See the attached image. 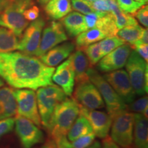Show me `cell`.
<instances>
[{
  "label": "cell",
  "instance_id": "cell-1",
  "mask_svg": "<svg viewBox=\"0 0 148 148\" xmlns=\"http://www.w3.org/2000/svg\"><path fill=\"white\" fill-rule=\"evenodd\" d=\"M54 67L18 51L0 53V77L12 87L37 90L53 84Z\"/></svg>",
  "mask_w": 148,
  "mask_h": 148
},
{
  "label": "cell",
  "instance_id": "cell-2",
  "mask_svg": "<svg viewBox=\"0 0 148 148\" xmlns=\"http://www.w3.org/2000/svg\"><path fill=\"white\" fill-rule=\"evenodd\" d=\"M80 105L74 98H66L53 110L47 130L51 138L66 136L79 114Z\"/></svg>",
  "mask_w": 148,
  "mask_h": 148
},
{
  "label": "cell",
  "instance_id": "cell-3",
  "mask_svg": "<svg viewBox=\"0 0 148 148\" xmlns=\"http://www.w3.org/2000/svg\"><path fill=\"white\" fill-rule=\"evenodd\" d=\"M36 95L41 124L47 129L56 106L67 96L58 86L53 84L38 88Z\"/></svg>",
  "mask_w": 148,
  "mask_h": 148
},
{
  "label": "cell",
  "instance_id": "cell-4",
  "mask_svg": "<svg viewBox=\"0 0 148 148\" xmlns=\"http://www.w3.org/2000/svg\"><path fill=\"white\" fill-rule=\"evenodd\" d=\"M86 73L89 80L95 85L100 92L101 97L106 106L108 114L112 119L118 114L126 110V104L102 75L92 67L88 68Z\"/></svg>",
  "mask_w": 148,
  "mask_h": 148
},
{
  "label": "cell",
  "instance_id": "cell-5",
  "mask_svg": "<svg viewBox=\"0 0 148 148\" xmlns=\"http://www.w3.org/2000/svg\"><path fill=\"white\" fill-rule=\"evenodd\" d=\"M33 4L23 0H11L10 3L0 13V26L10 29L18 38L29 25L23 16V11Z\"/></svg>",
  "mask_w": 148,
  "mask_h": 148
},
{
  "label": "cell",
  "instance_id": "cell-6",
  "mask_svg": "<svg viewBox=\"0 0 148 148\" xmlns=\"http://www.w3.org/2000/svg\"><path fill=\"white\" fill-rule=\"evenodd\" d=\"M125 66L136 95H145L148 86L147 62L134 49L130 53Z\"/></svg>",
  "mask_w": 148,
  "mask_h": 148
},
{
  "label": "cell",
  "instance_id": "cell-7",
  "mask_svg": "<svg viewBox=\"0 0 148 148\" xmlns=\"http://www.w3.org/2000/svg\"><path fill=\"white\" fill-rule=\"evenodd\" d=\"M134 113L125 110L112 118L110 137L121 148H132Z\"/></svg>",
  "mask_w": 148,
  "mask_h": 148
},
{
  "label": "cell",
  "instance_id": "cell-8",
  "mask_svg": "<svg viewBox=\"0 0 148 148\" xmlns=\"http://www.w3.org/2000/svg\"><path fill=\"white\" fill-rule=\"evenodd\" d=\"M13 95L16 101L18 115L30 120L37 126H41L36 95L34 90L16 89L13 90Z\"/></svg>",
  "mask_w": 148,
  "mask_h": 148
},
{
  "label": "cell",
  "instance_id": "cell-9",
  "mask_svg": "<svg viewBox=\"0 0 148 148\" xmlns=\"http://www.w3.org/2000/svg\"><path fill=\"white\" fill-rule=\"evenodd\" d=\"M15 132L23 148H32L36 144L42 143L44 135L39 127L30 120L21 116L15 118Z\"/></svg>",
  "mask_w": 148,
  "mask_h": 148
},
{
  "label": "cell",
  "instance_id": "cell-10",
  "mask_svg": "<svg viewBox=\"0 0 148 148\" xmlns=\"http://www.w3.org/2000/svg\"><path fill=\"white\" fill-rule=\"evenodd\" d=\"M45 26V20L43 17H38L29 24L20 38L18 50L25 54L34 56L39 47L42 29Z\"/></svg>",
  "mask_w": 148,
  "mask_h": 148
},
{
  "label": "cell",
  "instance_id": "cell-11",
  "mask_svg": "<svg viewBox=\"0 0 148 148\" xmlns=\"http://www.w3.org/2000/svg\"><path fill=\"white\" fill-rule=\"evenodd\" d=\"M103 77L125 104H130L134 100L136 93L126 71L118 69L108 72Z\"/></svg>",
  "mask_w": 148,
  "mask_h": 148
},
{
  "label": "cell",
  "instance_id": "cell-12",
  "mask_svg": "<svg viewBox=\"0 0 148 148\" xmlns=\"http://www.w3.org/2000/svg\"><path fill=\"white\" fill-rule=\"evenodd\" d=\"M67 39V35L61 22L52 21L43 29L39 47L34 56L39 58L51 48Z\"/></svg>",
  "mask_w": 148,
  "mask_h": 148
},
{
  "label": "cell",
  "instance_id": "cell-13",
  "mask_svg": "<svg viewBox=\"0 0 148 148\" xmlns=\"http://www.w3.org/2000/svg\"><path fill=\"white\" fill-rule=\"evenodd\" d=\"M74 97L77 103L85 108L95 110L105 106L100 92L89 79L77 84Z\"/></svg>",
  "mask_w": 148,
  "mask_h": 148
},
{
  "label": "cell",
  "instance_id": "cell-14",
  "mask_svg": "<svg viewBox=\"0 0 148 148\" xmlns=\"http://www.w3.org/2000/svg\"><path fill=\"white\" fill-rule=\"evenodd\" d=\"M132 49V47L126 43L116 48L101 58L98 62V69L108 73L122 69L126 64Z\"/></svg>",
  "mask_w": 148,
  "mask_h": 148
},
{
  "label": "cell",
  "instance_id": "cell-15",
  "mask_svg": "<svg viewBox=\"0 0 148 148\" xmlns=\"http://www.w3.org/2000/svg\"><path fill=\"white\" fill-rule=\"evenodd\" d=\"M79 114L88 120L96 136L103 139L108 136L112 121V117L108 113L80 106Z\"/></svg>",
  "mask_w": 148,
  "mask_h": 148
},
{
  "label": "cell",
  "instance_id": "cell-16",
  "mask_svg": "<svg viewBox=\"0 0 148 148\" xmlns=\"http://www.w3.org/2000/svg\"><path fill=\"white\" fill-rule=\"evenodd\" d=\"M52 81L63 90L66 96H71L74 90L75 80V73L69 56L53 72Z\"/></svg>",
  "mask_w": 148,
  "mask_h": 148
},
{
  "label": "cell",
  "instance_id": "cell-17",
  "mask_svg": "<svg viewBox=\"0 0 148 148\" xmlns=\"http://www.w3.org/2000/svg\"><path fill=\"white\" fill-rule=\"evenodd\" d=\"M75 49V44L72 42H65L55 46L39 57L42 62L48 66L54 67L66 58H69Z\"/></svg>",
  "mask_w": 148,
  "mask_h": 148
},
{
  "label": "cell",
  "instance_id": "cell-18",
  "mask_svg": "<svg viewBox=\"0 0 148 148\" xmlns=\"http://www.w3.org/2000/svg\"><path fill=\"white\" fill-rule=\"evenodd\" d=\"M134 148H148L147 118L140 113H134Z\"/></svg>",
  "mask_w": 148,
  "mask_h": 148
},
{
  "label": "cell",
  "instance_id": "cell-19",
  "mask_svg": "<svg viewBox=\"0 0 148 148\" xmlns=\"http://www.w3.org/2000/svg\"><path fill=\"white\" fill-rule=\"evenodd\" d=\"M61 19L64 30L71 37H76L88 29L84 16L79 12H71Z\"/></svg>",
  "mask_w": 148,
  "mask_h": 148
},
{
  "label": "cell",
  "instance_id": "cell-20",
  "mask_svg": "<svg viewBox=\"0 0 148 148\" xmlns=\"http://www.w3.org/2000/svg\"><path fill=\"white\" fill-rule=\"evenodd\" d=\"M16 113L17 106L13 90L9 87L0 88V120L12 117Z\"/></svg>",
  "mask_w": 148,
  "mask_h": 148
},
{
  "label": "cell",
  "instance_id": "cell-21",
  "mask_svg": "<svg viewBox=\"0 0 148 148\" xmlns=\"http://www.w3.org/2000/svg\"><path fill=\"white\" fill-rule=\"evenodd\" d=\"M72 66L75 73V80L77 84L88 80L87 70L89 68V62L86 56L82 50L77 49L75 52L69 56Z\"/></svg>",
  "mask_w": 148,
  "mask_h": 148
},
{
  "label": "cell",
  "instance_id": "cell-22",
  "mask_svg": "<svg viewBox=\"0 0 148 148\" xmlns=\"http://www.w3.org/2000/svg\"><path fill=\"white\" fill-rule=\"evenodd\" d=\"M44 6L46 14L53 20L61 19L72 11L71 0H49Z\"/></svg>",
  "mask_w": 148,
  "mask_h": 148
},
{
  "label": "cell",
  "instance_id": "cell-23",
  "mask_svg": "<svg viewBox=\"0 0 148 148\" xmlns=\"http://www.w3.org/2000/svg\"><path fill=\"white\" fill-rule=\"evenodd\" d=\"M106 37H107L106 33L100 28L94 27L88 29L76 36L75 45L77 49L82 50L88 45L100 41Z\"/></svg>",
  "mask_w": 148,
  "mask_h": 148
},
{
  "label": "cell",
  "instance_id": "cell-24",
  "mask_svg": "<svg viewBox=\"0 0 148 148\" xmlns=\"http://www.w3.org/2000/svg\"><path fill=\"white\" fill-rule=\"evenodd\" d=\"M92 132H93V130L90 122L85 116L80 114V116H77L68 132L67 138L71 142L80 136Z\"/></svg>",
  "mask_w": 148,
  "mask_h": 148
},
{
  "label": "cell",
  "instance_id": "cell-25",
  "mask_svg": "<svg viewBox=\"0 0 148 148\" xmlns=\"http://www.w3.org/2000/svg\"><path fill=\"white\" fill-rule=\"evenodd\" d=\"M19 38L10 29L0 27V53L10 52L18 49Z\"/></svg>",
  "mask_w": 148,
  "mask_h": 148
},
{
  "label": "cell",
  "instance_id": "cell-26",
  "mask_svg": "<svg viewBox=\"0 0 148 148\" xmlns=\"http://www.w3.org/2000/svg\"><path fill=\"white\" fill-rule=\"evenodd\" d=\"M110 12L114 16L116 27L119 30L123 27L138 24L134 16L120 10L115 0H110Z\"/></svg>",
  "mask_w": 148,
  "mask_h": 148
},
{
  "label": "cell",
  "instance_id": "cell-27",
  "mask_svg": "<svg viewBox=\"0 0 148 148\" xmlns=\"http://www.w3.org/2000/svg\"><path fill=\"white\" fill-rule=\"evenodd\" d=\"M144 29H145L137 24V25L127 26L119 29L116 35L125 42H127L132 47L141 37Z\"/></svg>",
  "mask_w": 148,
  "mask_h": 148
},
{
  "label": "cell",
  "instance_id": "cell-28",
  "mask_svg": "<svg viewBox=\"0 0 148 148\" xmlns=\"http://www.w3.org/2000/svg\"><path fill=\"white\" fill-rule=\"evenodd\" d=\"M125 43V42L121 38L116 36L106 37L99 42L101 54L102 57L104 56L107 53Z\"/></svg>",
  "mask_w": 148,
  "mask_h": 148
},
{
  "label": "cell",
  "instance_id": "cell-29",
  "mask_svg": "<svg viewBox=\"0 0 148 148\" xmlns=\"http://www.w3.org/2000/svg\"><path fill=\"white\" fill-rule=\"evenodd\" d=\"M82 51H84V53H86L88 62L92 66L97 64L98 62L102 58L99 42H97L88 45L87 47H84Z\"/></svg>",
  "mask_w": 148,
  "mask_h": 148
},
{
  "label": "cell",
  "instance_id": "cell-30",
  "mask_svg": "<svg viewBox=\"0 0 148 148\" xmlns=\"http://www.w3.org/2000/svg\"><path fill=\"white\" fill-rule=\"evenodd\" d=\"M129 109L135 113L143 114L148 117V98L147 95H143L136 101H133L129 104Z\"/></svg>",
  "mask_w": 148,
  "mask_h": 148
},
{
  "label": "cell",
  "instance_id": "cell-31",
  "mask_svg": "<svg viewBox=\"0 0 148 148\" xmlns=\"http://www.w3.org/2000/svg\"><path fill=\"white\" fill-rule=\"evenodd\" d=\"M119 8L127 14L133 15L142 5L141 3L137 2L134 0H115Z\"/></svg>",
  "mask_w": 148,
  "mask_h": 148
},
{
  "label": "cell",
  "instance_id": "cell-32",
  "mask_svg": "<svg viewBox=\"0 0 148 148\" xmlns=\"http://www.w3.org/2000/svg\"><path fill=\"white\" fill-rule=\"evenodd\" d=\"M95 134L94 132L84 135L71 141V145L74 148H87L95 140Z\"/></svg>",
  "mask_w": 148,
  "mask_h": 148
},
{
  "label": "cell",
  "instance_id": "cell-33",
  "mask_svg": "<svg viewBox=\"0 0 148 148\" xmlns=\"http://www.w3.org/2000/svg\"><path fill=\"white\" fill-rule=\"evenodd\" d=\"M71 3L72 9L77 11L79 13L88 14L95 12L86 1L82 0H71Z\"/></svg>",
  "mask_w": 148,
  "mask_h": 148
},
{
  "label": "cell",
  "instance_id": "cell-34",
  "mask_svg": "<svg viewBox=\"0 0 148 148\" xmlns=\"http://www.w3.org/2000/svg\"><path fill=\"white\" fill-rule=\"evenodd\" d=\"M87 3L95 12H110V0H95Z\"/></svg>",
  "mask_w": 148,
  "mask_h": 148
},
{
  "label": "cell",
  "instance_id": "cell-35",
  "mask_svg": "<svg viewBox=\"0 0 148 148\" xmlns=\"http://www.w3.org/2000/svg\"><path fill=\"white\" fill-rule=\"evenodd\" d=\"M14 122L15 119L13 117H8L0 120V138L13 130Z\"/></svg>",
  "mask_w": 148,
  "mask_h": 148
},
{
  "label": "cell",
  "instance_id": "cell-36",
  "mask_svg": "<svg viewBox=\"0 0 148 148\" xmlns=\"http://www.w3.org/2000/svg\"><path fill=\"white\" fill-rule=\"evenodd\" d=\"M145 27L148 26V6L147 5H142L135 13L133 14Z\"/></svg>",
  "mask_w": 148,
  "mask_h": 148
},
{
  "label": "cell",
  "instance_id": "cell-37",
  "mask_svg": "<svg viewBox=\"0 0 148 148\" xmlns=\"http://www.w3.org/2000/svg\"><path fill=\"white\" fill-rule=\"evenodd\" d=\"M40 9L37 5L32 4L23 11V14L25 19L28 21H33L40 16Z\"/></svg>",
  "mask_w": 148,
  "mask_h": 148
},
{
  "label": "cell",
  "instance_id": "cell-38",
  "mask_svg": "<svg viewBox=\"0 0 148 148\" xmlns=\"http://www.w3.org/2000/svg\"><path fill=\"white\" fill-rule=\"evenodd\" d=\"M133 49L137 52L138 55L143 58L146 62L148 61V45L147 44H140V45H136L132 47Z\"/></svg>",
  "mask_w": 148,
  "mask_h": 148
},
{
  "label": "cell",
  "instance_id": "cell-39",
  "mask_svg": "<svg viewBox=\"0 0 148 148\" xmlns=\"http://www.w3.org/2000/svg\"><path fill=\"white\" fill-rule=\"evenodd\" d=\"M54 140L57 148H74L66 136H60Z\"/></svg>",
  "mask_w": 148,
  "mask_h": 148
},
{
  "label": "cell",
  "instance_id": "cell-40",
  "mask_svg": "<svg viewBox=\"0 0 148 148\" xmlns=\"http://www.w3.org/2000/svg\"><path fill=\"white\" fill-rule=\"evenodd\" d=\"M102 145V148H121L108 136L103 138L102 145Z\"/></svg>",
  "mask_w": 148,
  "mask_h": 148
},
{
  "label": "cell",
  "instance_id": "cell-41",
  "mask_svg": "<svg viewBox=\"0 0 148 148\" xmlns=\"http://www.w3.org/2000/svg\"><path fill=\"white\" fill-rule=\"evenodd\" d=\"M148 42V32L147 29H144L143 34L140 38L138 39L137 41H136L135 43L132 46V48L133 46L136 45H140V44H147Z\"/></svg>",
  "mask_w": 148,
  "mask_h": 148
},
{
  "label": "cell",
  "instance_id": "cell-42",
  "mask_svg": "<svg viewBox=\"0 0 148 148\" xmlns=\"http://www.w3.org/2000/svg\"><path fill=\"white\" fill-rule=\"evenodd\" d=\"M42 148H57L55 140L52 138H49L42 146Z\"/></svg>",
  "mask_w": 148,
  "mask_h": 148
},
{
  "label": "cell",
  "instance_id": "cell-43",
  "mask_svg": "<svg viewBox=\"0 0 148 148\" xmlns=\"http://www.w3.org/2000/svg\"><path fill=\"white\" fill-rule=\"evenodd\" d=\"M11 0H0V13L6 8Z\"/></svg>",
  "mask_w": 148,
  "mask_h": 148
},
{
  "label": "cell",
  "instance_id": "cell-44",
  "mask_svg": "<svg viewBox=\"0 0 148 148\" xmlns=\"http://www.w3.org/2000/svg\"><path fill=\"white\" fill-rule=\"evenodd\" d=\"M87 148H102V145L98 140H94L91 145L88 146Z\"/></svg>",
  "mask_w": 148,
  "mask_h": 148
},
{
  "label": "cell",
  "instance_id": "cell-45",
  "mask_svg": "<svg viewBox=\"0 0 148 148\" xmlns=\"http://www.w3.org/2000/svg\"><path fill=\"white\" fill-rule=\"evenodd\" d=\"M49 1V0H37V2L39 3L40 5H42V6H44Z\"/></svg>",
  "mask_w": 148,
  "mask_h": 148
},
{
  "label": "cell",
  "instance_id": "cell-46",
  "mask_svg": "<svg viewBox=\"0 0 148 148\" xmlns=\"http://www.w3.org/2000/svg\"><path fill=\"white\" fill-rule=\"evenodd\" d=\"M134 1H137V2L141 3L142 4H143V5H145L146 3H147V1H148V0H134Z\"/></svg>",
  "mask_w": 148,
  "mask_h": 148
},
{
  "label": "cell",
  "instance_id": "cell-47",
  "mask_svg": "<svg viewBox=\"0 0 148 148\" xmlns=\"http://www.w3.org/2000/svg\"><path fill=\"white\" fill-rule=\"evenodd\" d=\"M3 85H4V82H3L2 78L0 77V88H1L2 86H3Z\"/></svg>",
  "mask_w": 148,
  "mask_h": 148
},
{
  "label": "cell",
  "instance_id": "cell-48",
  "mask_svg": "<svg viewBox=\"0 0 148 148\" xmlns=\"http://www.w3.org/2000/svg\"><path fill=\"white\" fill-rule=\"evenodd\" d=\"M82 1H86V2H90V1H95V0H82Z\"/></svg>",
  "mask_w": 148,
  "mask_h": 148
},
{
  "label": "cell",
  "instance_id": "cell-49",
  "mask_svg": "<svg viewBox=\"0 0 148 148\" xmlns=\"http://www.w3.org/2000/svg\"><path fill=\"white\" fill-rule=\"evenodd\" d=\"M23 1H27V2H30V3H32V0H23Z\"/></svg>",
  "mask_w": 148,
  "mask_h": 148
}]
</instances>
